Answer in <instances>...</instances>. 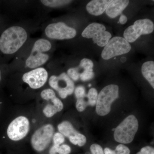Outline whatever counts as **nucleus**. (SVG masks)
Here are the masks:
<instances>
[{"label": "nucleus", "instance_id": "nucleus-1", "mask_svg": "<svg viewBox=\"0 0 154 154\" xmlns=\"http://www.w3.org/2000/svg\"><path fill=\"white\" fill-rule=\"evenodd\" d=\"M138 122L133 115H129L114 130L115 140L121 143H130L133 140L138 129Z\"/></svg>", "mask_w": 154, "mask_h": 154}, {"label": "nucleus", "instance_id": "nucleus-2", "mask_svg": "<svg viewBox=\"0 0 154 154\" xmlns=\"http://www.w3.org/2000/svg\"><path fill=\"white\" fill-rule=\"evenodd\" d=\"M51 48V43L47 39L40 38L37 40L33 45L31 53L26 61V66L30 68H36L46 63L49 56L44 53L49 51Z\"/></svg>", "mask_w": 154, "mask_h": 154}, {"label": "nucleus", "instance_id": "nucleus-3", "mask_svg": "<svg viewBox=\"0 0 154 154\" xmlns=\"http://www.w3.org/2000/svg\"><path fill=\"white\" fill-rule=\"evenodd\" d=\"M119 97V87L117 85L106 86L98 96L96 104V112L101 116L107 115L111 110V104Z\"/></svg>", "mask_w": 154, "mask_h": 154}, {"label": "nucleus", "instance_id": "nucleus-4", "mask_svg": "<svg viewBox=\"0 0 154 154\" xmlns=\"http://www.w3.org/2000/svg\"><path fill=\"white\" fill-rule=\"evenodd\" d=\"M131 48V45L125 38L116 36L110 39L105 45L101 56L103 59L107 60L125 54L129 52Z\"/></svg>", "mask_w": 154, "mask_h": 154}, {"label": "nucleus", "instance_id": "nucleus-5", "mask_svg": "<svg viewBox=\"0 0 154 154\" xmlns=\"http://www.w3.org/2000/svg\"><path fill=\"white\" fill-rule=\"evenodd\" d=\"M153 22L148 19H139L133 25L126 28L124 32V38L128 42H133L141 35L150 34L154 31Z\"/></svg>", "mask_w": 154, "mask_h": 154}, {"label": "nucleus", "instance_id": "nucleus-6", "mask_svg": "<svg viewBox=\"0 0 154 154\" xmlns=\"http://www.w3.org/2000/svg\"><path fill=\"white\" fill-rule=\"evenodd\" d=\"M54 128L51 124H46L38 128L33 133L31 138V144L35 151L41 152L45 150L51 142Z\"/></svg>", "mask_w": 154, "mask_h": 154}, {"label": "nucleus", "instance_id": "nucleus-7", "mask_svg": "<svg viewBox=\"0 0 154 154\" xmlns=\"http://www.w3.org/2000/svg\"><path fill=\"white\" fill-rule=\"evenodd\" d=\"M85 38H93L94 43L100 47H104L111 38V34L106 31L104 25L98 23H93L87 26L82 33Z\"/></svg>", "mask_w": 154, "mask_h": 154}, {"label": "nucleus", "instance_id": "nucleus-8", "mask_svg": "<svg viewBox=\"0 0 154 154\" xmlns=\"http://www.w3.org/2000/svg\"><path fill=\"white\" fill-rule=\"evenodd\" d=\"M30 122L24 116L17 117L11 122L7 129V136L11 140L19 141L23 139L29 132Z\"/></svg>", "mask_w": 154, "mask_h": 154}, {"label": "nucleus", "instance_id": "nucleus-9", "mask_svg": "<svg viewBox=\"0 0 154 154\" xmlns=\"http://www.w3.org/2000/svg\"><path fill=\"white\" fill-rule=\"evenodd\" d=\"M49 85L57 91L62 99H65L69 95H72L74 91L73 82L65 73H63L58 76H51L49 79Z\"/></svg>", "mask_w": 154, "mask_h": 154}, {"label": "nucleus", "instance_id": "nucleus-10", "mask_svg": "<svg viewBox=\"0 0 154 154\" xmlns=\"http://www.w3.org/2000/svg\"><path fill=\"white\" fill-rule=\"evenodd\" d=\"M45 33L48 37L51 39L63 40L74 38L77 32L74 28L69 27L64 22H58L48 25Z\"/></svg>", "mask_w": 154, "mask_h": 154}, {"label": "nucleus", "instance_id": "nucleus-11", "mask_svg": "<svg viewBox=\"0 0 154 154\" xmlns=\"http://www.w3.org/2000/svg\"><path fill=\"white\" fill-rule=\"evenodd\" d=\"M48 73L44 68H37L25 73L22 76L24 82L27 83L33 89L41 88L47 82Z\"/></svg>", "mask_w": 154, "mask_h": 154}, {"label": "nucleus", "instance_id": "nucleus-12", "mask_svg": "<svg viewBox=\"0 0 154 154\" xmlns=\"http://www.w3.org/2000/svg\"><path fill=\"white\" fill-rule=\"evenodd\" d=\"M129 3L126 0H114L108 5L106 10L107 16L110 18H115L120 15Z\"/></svg>", "mask_w": 154, "mask_h": 154}, {"label": "nucleus", "instance_id": "nucleus-13", "mask_svg": "<svg viewBox=\"0 0 154 154\" xmlns=\"http://www.w3.org/2000/svg\"><path fill=\"white\" fill-rule=\"evenodd\" d=\"M112 1L94 0L88 3L86 9L89 14L95 16L102 15L105 11L108 5Z\"/></svg>", "mask_w": 154, "mask_h": 154}, {"label": "nucleus", "instance_id": "nucleus-14", "mask_svg": "<svg viewBox=\"0 0 154 154\" xmlns=\"http://www.w3.org/2000/svg\"><path fill=\"white\" fill-rule=\"evenodd\" d=\"M51 101L53 105H47L43 110L44 115L48 118L52 117L56 113L61 111L63 108V103L57 97H54Z\"/></svg>", "mask_w": 154, "mask_h": 154}, {"label": "nucleus", "instance_id": "nucleus-15", "mask_svg": "<svg viewBox=\"0 0 154 154\" xmlns=\"http://www.w3.org/2000/svg\"><path fill=\"white\" fill-rule=\"evenodd\" d=\"M57 128L60 133L63 136L68 137L69 140L79 134V133L74 128L71 123L69 121L63 122L58 125Z\"/></svg>", "mask_w": 154, "mask_h": 154}, {"label": "nucleus", "instance_id": "nucleus-16", "mask_svg": "<svg viewBox=\"0 0 154 154\" xmlns=\"http://www.w3.org/2000/svg\"><path fill=\"white\" fill-rule=\"evenodd\" d=\"M143 75L154 88V62L149 61L144 63L141 67Z\"/></svg>", "mask_w": 154, "mask_h": 154}, {"label": "nucleus", "instance_id": "nucleus-17", "mask_svg": "<svg viewBox=\"0 0 154 154\" xmlns=\"http://www.w3.org/2000/svg\"><path fill=\"white\" fill-rule=\"evenodd\" d=\"M72 1H59V0H42L41 3L44 5L50 8L61 7L71 2Z\"/></svg>", "mask_w": 154, "mask_h": 154}, {"label": "nucleus", "instance_id": "nucleus-18", "mask_svg": "<svg viewBox=\"0 0 154 154\" xmlns=\"http://www.w3.org/2000/svg\"><path fill=\"white\" fill-rule=\"evenodd\" d=\"M98 93L96 89L91 88L88 92V105L94 106L96 105L98 99Z\"/></svg>", "mask_w": 154, "mask_h": 154}, {"label": "nucleus", "instance_id": "nucleus-19", "mask_svg": "<svg viewBox=\"0 0 154 154\" xmlns=\"http://www.w3.org/2000/svg\"><path fill=\"white\" fill-rule=\"evenodd\" d=\"M79 67L84 69V70L93 71V68L94 67V63L91 60L84 58L81 60Z\"/></svg>", "mask_w": 154, "mask_h": 154}, {"label": "nucleus", "instance_id": "nucleus-20", "mask_svg": "<svg viewBox=\"0 0 154 154\" xmlns=\"http://www.w3.org/2000/svg\"><path fill=\"white\" fill-rule=\"evenodd\" d=\"M40 95L42 99L47 101L50 100L51 99L56 96L54 91L51 89H47L43 90L41 92Z\"/></svg>", "mask_w": 154, "mask_h": 154}, {"label": "nucleus", "instance_id": "nucleus-21", "mask_svg": "<svg viewBox=\"0 0 154 154\" xmlns=\"http://www.w3.org/2000/svg\"><path fill=\"white\" fill-rule=\"evenodd\" d=\"M53 140L54 145L60 146L64 142V137L60 133H56L53 136Z\"/></svg>", "mask_w": 154, "mask_h": 154}, {"label": "nucleus", "instance_id": "nucleus-22", "mask_svg": "<svg viewBox=\"0 0 154 154\" xmlns=\"http://www.w3.org/2000/svg\"><path fill=\"white\" fill-rule=\"evenodd\" d=\"M88 105V102L84 100V98L77 99L76 103V107L78 111L82 112L85 110L86 107Z\"/></svg>", "mask_w": 154, "mask_h": 154}, {"label": "nucleus", "instance_id": "nucleus-23", "mask_svg": "<svg viewBox=\"0 0 154 154\" xmlns=\"http://www.w3.org/2000/svg\"><path fill=\"white\" fill-rule=\"evenodd\" d=\"M116 154H130V150L128 147L122 144H119L116 146L114 150Z\"/></svg>", "mask_w": 154, "mask_h": 154}, {"label": "nucleus", "instance_id": "nucleus-24", "mask_svg": "<svg viewBox=\"0 0 154 154\" xmlns=\"http://www.w3.org/2000/svg\"><path fill=\"white\" fill-rule=\"evenodd\" d=\"M94 73L93 71L84 70L82 73L80 74V77L82 81H87L91 79L94 78Z\"/></svg>", "mask_w": 154, "mask_h": 154}, {"label": "nucleus", "instance_id": "nucleus-25", "mask_svg": "<svg viewBox=\"0 0 154 154\" xmlns=\"http://www.w3.org/2000/svg\"><path fill=\"white\" fill-rule=\"evenodd\" d=\"M67 75L73 81H76L80 77V74L75 68H70L67 71Z\"/></svg>", "mask_w": 154, "mask_h": 154}, {"label": "nucleus", "instance_id": "nucleus-26", "mask_svg": "<svg viewBox=\"0 0 154 154\" xmlns=\"http://www.w3.org/2000/svg\"><path fill=\"white\" fill-rule=\"evenodd\" d=\"M75 95L77 99L84 98L86 96L85 90L83 86H79L75 90Z\"/></svg>", "mask_w": 154, "mask_h": 154}, {"label": "nucleus", "instance_id": "nucleus-27", "mask_svg": "<svg viewBox=\"0 0 154 154\" xmlns=\"http://www.w3.org/2000/svg\"><path fill=\"white\" fill-rule=\"evenodd\" d=\"M90 149L92 154H104L102 147L97 144H93L91 146Z\"/></svg>", "mask_w": 154, "mask_h": 154}, {"label": "nucleus", "instance_id": "nucleus-28", "mask_svg": "<svg viewBox=\"0 0 154 154\" xmlns=\"http://www.w3.org/2000/svg\"><path fill=\"white\" fill-rule=\"evenodd\" d=\"M71 152V149L69 146L66 144L60 146L58 149L57 153L59 154H69Z\"/></svg>", "mask_w": 154, "mask_h": 154}, {"label": "nucleus", "instance_id": "nucleus-29", "mask_svg": "<svg viewBox=\"0 0 154 154\" xmlns=\"http://www.w3.org/2000/svg\"><path fill=\"white\" fill-rule=\"evenodd\" d=\"M137 154H154V149L149 146H146L141 149Z\"/></svg>", "mask_w": 154, "mask_h": 154}, {"label": "nucleus", "instance_id": "nucleus-30", "mask_svg": "<svg viewBox=\"0 0 154 154\" xmlns=\"http://www.w3.org/2000/svg\"><path fill=\"white\" fill-rule=\"evenodd\" d=\"M60 146H55L54 145L50 149L49 154H56L57 153L58 149Z\"/></svg>", "mask_w": 154, "mask_h": 154}, {"label": "nucleus", "instance_id": "nucleus-31", "mask_svg": "<svg viewBox=\"0 0 154 154\" xmlns=\"http://www.w3.org/2000/svg\"><path fill=\"white\" fill-rule=\"evenodd\" d=\"M128 19L126 16L124 15H122L119 18V22L120 24L124 25L127 22Z\"/></svg>", "mask_w": 154, "mask_h": 154}, {"label": "nucleus", "instance_id": "nucleus-32", "mask_svg": "<svg viewBox=\"0 0 154 154\" xmlns=\"http://www.w3.org/2000/svg\"><path fill=\"white\" fill-rule=\"evenodd\" d=\"M104 152H105V154H116L114 150H112L108 148H105Z\"/></svg>", "mask_w": 154, "mask_h": 154}, {"label": "nucleus", "instance_id": "nucleus-33", "mask_svg": "<svg viewBox=\"0 0 154 154\" xmlns=\"http://www.w3.org/2000/svg\"><path fill=\"white\" fill-rule=\"evenodd\" d=\"M2 69L0 68V83L2 82Z\"/></svg>", "mask_w": 154, "mask_h": 154}, {"label": "nucleus", "instance_id": "nucleus-34", "mask_svg": "<svg viewBox=\"0 0 154 154\" xmlns=\"http://www.w3.org/2000/svg\"><path fill=\"white\" fill-rule=\"evenodd\" d=\"M91 84H90V85H89V87H91Z\"/></svg>", "mask_w": 154, "mask_h": 154}]
</instances>
